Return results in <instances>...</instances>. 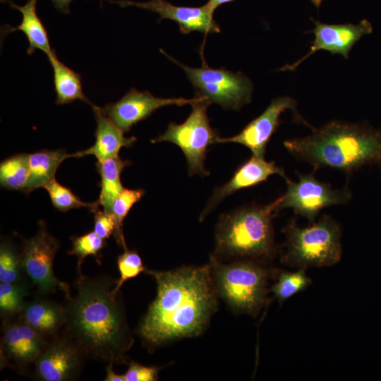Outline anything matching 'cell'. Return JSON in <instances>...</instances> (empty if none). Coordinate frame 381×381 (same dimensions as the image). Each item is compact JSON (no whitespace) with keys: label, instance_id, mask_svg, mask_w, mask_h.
I'll return each instance as SVG.
<instances>
[{"label":"cell","instance_id":"1","mask_svg":"<svg viewBox=\"0 0 381 381\" xmlns=\"http://www.w3.org/2000/svg\"><path fill=\"white\" fill-rule=\"evenodd\" d=\"M145 272L157 283V296L140 323L143 339L158 346L200 335L218 305L210 264Z\"/></svg>","mask_w":381,"mask_h":381},{"label":"cell","instance_id":"2","mask_svg":"<svg viewBox=\"0 0 381 381\" xmlns=\"http://www.w3.org/2000/svg\"><path fill=\"white\" fill-rule=\"evenodd\" d=\"M114 283L109 277L81 275L65 308L66 335L85 356L113 364L124 363L133 344L119 293H112Z\"/></svg>","mask_w":381,"mask_h":381},{"label":"cell","instance_id":"3","mask_svg":"<svg viewBox=\"0 0 381 381\" xmlns=\"http://www.w3.org/2000/svg\"><path fill=\"white\" fill-rule=\"evenodd\" d=\"M283 145L314 171L327 167L350 174L365 166L381 169V128L365 123L332 121L312 128L308 135L286 140Z\"/></svg>","mask_w":381,"mask_h":381},{"label":"cell","instance_id":"4","mask_svg":"<svg viewBox=\"0 0 381 381\" xmlns=\"http://www.w3.org/2000/svg\"><path fill=\"white\" fill-rule=\"evenodd\" d=\"M281 196L265 205H250L222 214L215 229L213 256L223 260H271L277 248L272 220L279 213Z\"/></svg>","mask_w":381,"mask_h":381},{"label":"cell","instance_id":"5","mask_svg":"<svg viewBox=\"0 0 381 381\" xmlns=\"http://www.w3.org/2000/svg\"><path fill=\"white\" fill-rule=\"evenodd\" d=\"M285 235L282 263L297 269L333 266L341 258V229L328 214L301 227L291 219L283 229Z\"/></svg>","mask_w":381,"mask_h":381},{"label":"cell","instance_id":"6","mask_svg":"<svg viewBox=\"0 0 381 381\" xmlns=\"http://www.w3.org/2000/svg\"><path fill=\"white\" fill-rule=\"evenodd\" d=\"M261 262L242 259L224 263L211 255L210 266L217 294L236 313L255 316L266 303L272 272Z\"/></svg>","mask_w":381,"mask_h":381},{"label":"cell","instance_id":"7","mask_svg":"<svg viewBox=\"0 0 381 381\" xmlns=\"http://www.w3.org/2000/svg\"><path fill=\"white\" fill-rule=\"evenodd\" d=\"M195 97L188 119L181 124L171 122L167 129L151 142H170L176 145L186 157L189 174L205 176L209 174L205 168L207 147L216 143L219 137L210 126L207 114L212 103L203 97Z\"/></svg>","mask_w":381,"mask_h":381},{"label":"cell","instance_id":"8","mask_svg":"<svg viewBox=\"0 0 381 381\" xmlns=\"http://www.w3.org/2000/svg\"><path fill=\"white\" fill-rule=\"evenodd\" d=\"M160 51L182 68L196 90V96L203 97L226 109L239 110L251 102L253 83L241 72L234 73L224 68H213L206 65L201 68L189 67Z\"/></svg>","mask_w":381,"mask_h":381},{"label":"cell","instance_id":"9","mask_svg":"<svg viewBox=\"0 0 381 381\" xmlns=\"http://www.w3.org/2000/svg\"><path fill=\"white\" fill-rule=\"evenodd\" d=\"M298 182L284 179L286 190L281 195L278 210L291 208L294 213L314 222L321 210L332 205L347 204L352 195L347 187L333 188L317 179L313 173H297Z\"/></svg>","mask_w":381,"mask_h":381},{"label":"cell","instance_id":"10","mask_svg":"<svg viewBox=\"0 0 381 381\" xmlns=\"http://www.w3.org/2000/svg\"><path fill=\"white\" fill-rule=\"evenodd\" d=\"M58 241L47 231L43 222L39 223L37 234L23 241L20 255L22 267L41 294H48L60 289L66 298L71 296L66 283L59 280L53 272V262L59 249Z\"/></svg>","mask_w":381,"mask_h":381},{"label":"cell","instance_id":"11","mask_svg":"<svg viewBox=\"0 0 381 381\" xmlns=\"http://www.w3.org/2000/svg\"><path fill=\"white\" fill-rule=\"evenodd\" d=\"M315 28L310 32L313 33L315 39L310 47V51L302 58L291 64H286L279 70L282 71H294L304 60L318 50H325L332 54H340L348 59L353 46L364 35L372 33L373 26L366 19L354 25L326 24L312 18Z\"/></svg>","mask_w":381,"mask_h":381},{"label":"cell","instance_id":"12","mask_svg":"<svg viewBox=\"0 0 381 381\" xmlns=\"http://www.w3.org/2000/svg\"><path fill=\"white\" fill-rule=\"evenodd\" d=\"M196 99L186 98H159L148 91L131 88L119 101L103 107L104 113L123 133L133 125L150 116L157 109L169 105L191 104Z\"/></svg>","mask_w":381,"mask_h":381},{"label":"cell","instance_id":"13","mask_svg":"<svg viewBox=\"0 0 381 381\" xmlns=\"http://www.w3.org/2000/svg\"><path fill=\"white\" fill-rule=\"evenodd\" d=\"M296 107V100L289 96L277 97L239 133L230 138H219L217 143H239L248 148L253 155L264 158L267 145L280 123L281 115L287 109L295 110Z\"/></svg>","mask_w":381,"mask_h":381},{"label":"cell","instance_id":"14","mask_svg":"<svg viewBox=\"0 0 381 381\" xmlns=\"http://www.w3.org/2000/svg\"><path fill=\"white\" fill-rule=\"evenodd\" d=\"M84 353L67 335L47 344L35 361V375L43 381H66L79 373Z\"/></svg>","mask_w":381,"mask_h":381},{"label":"cell","instance_id":"15","mask_svg":"<svg viewBox=\"0 0 381 381\" xmlns=\"http://www.w3.org/2000/svg\"><path fill=\"white\" fill-rule=\"evenodd\" d=\"M122 8L136 6L145 9L159 16V22L169 19L179 24L180 32L188 34L193 31L204 34L220 32L219 25L205 6L200 7L178 6L165 0H150L145 2L131 0L110 1Z\"/></svg>","mask_w":381,"mask_h":381},{"label":"cell","instance_id":"16","mask_svg":"<svg viewBox=\"0 0 381 381\" xmlns=\"http://www.w3.org/2000/svg\"><path fill=\"white\" fill-rule=\"evenodd\" d=\"M273 174H279L284 179L286 176L284 169L274 162H267L265 158L252 155L238 168L227 183L214 189L200 214V221L204 219L227 196L240 189L265 181Z\"/></svg>","mask_w":381,"mask_h":381},{"label":"cell","instance_id":"17","mask_svg":"<svg viewBox=\"0 0 381 381\" xmlns=\"http://www.w3.org/2000/svg\"><path fill=\"white\" fill-rule=\"evenodd\" d=\"M45 336L25 323H7L4 327L3 351L19 368L35 362L47 346Z\"/></svg>","mask_w":381,"mask_h":381},{"label":"cell","instance_id":"18","mask_svg":"<svg viewBox=\"0 0 381 381\" xmlns=\"http://www.w3.org/2000/svg\"><path fill=\"white\" fill-rule=\"evenodd\" d=\"M92 107L97 122L95 142L88 149L72 154L73 157L92 155L97 162H103L119 156L121 147H131L136 141L135 137H125L124 133L108 117L102 107L95 104H92Z\"/></svg>","mask_w":381,"mask_h":381},{"label":"cell","instance_id":"19","mask_svg":"<svg viewBox=\"0 0 381 381\" xmlns=\"http://www.w3.org/2000/svg\"><path fill=\"white\" fill-rule=\"evenodd\" d=\"M1 1L8 3L12 8L19 11L23 16L21 23L18 26H4L2 32L5 33V36L16 30L23 32L29 43L26 51L29 55L33 54L37 49L42 51L47 56L55 52L51 47L47 30L37 14V0H28L23 6H19L11 0Z\"/></svg>","mask_w":381,"mask_h":381},{"label":"cell","instance_id":"20","mask_svg":"<svg viewBox=\"0 0 381 381\" xmlns=\"http://www.w3.org/2000/svg\"><path fill=\"white\" fill-rule=\"evenodd\" d=\"M23 322L44 336L56 333L66 322V309L49 300L35 299L24 304Z\"/></svg>","mask_w":381,"mask_h":381},{"label":"cell","instance_id":"21","mask_svg":"<svg viewBox=\"0 0 381 381\" xmlns=\"http://www.w3.org/2000/svg\"><path fill=\"white\" fill-rule=\"evenodd\" d=\"M54 73L56 104H66L75 100L92 104L83 90L81 75L59 61L55 53L47 56Z\"/></svg>","mask_w":381,"mask_h":381},{"label":"cell","instance_id":"22","mask_svg":"<svg viewBox=\"0 0 381 381\" xmlns=\"http://www.w3.org/2000/svg\"><path fill=\"white\" fill-rule=\"evenodd\" d=\"M73 155L64 150H42L30 154L29 177L23 189L25 193L44 187L54 178L61 163Z\"/></svg>","mask_w":381,"mask_h":381},{"label":"cell","instance_id":"23","mask_svg":"<svg viewBox=\"0 0 381 381\" xmlns=\"http://www.w3.org/2000/svg\"><path fill=\"white\" fill-rule=\"evenodd\" d=\"M129 164L130 162L123 161L119 156L97 163L101 177L98 202L107 212L110 213L114 201L124 189L121 182V174L123 169Z\"/></svg>","mask_w":381,"mask_h":381},{"label":"cell","instance_id":"24","mask_svg":"<svg viewBox=\"0 0 381 381\" xmlns=\"http://www.w3.org/2000/svg\"><path fill=\"white\" fill-rule=\"evenodd\" d=\"M30 155L18 154L1 162V186L16 190H23L30 173Z\"/></svg>","mask_w":381,"mask_h":381},{"label":"cell","instance_id":"25","mask_svg":"<svg viewBox=\"0 0 381 381\" xmlns=\"http://www.w3.org/2000/svg\"><path fill=\"white\" fill-rule=\"evenodd\" d=\"M311 284L312 280L306 274L305 269H298L296 272H282L277 275L276 282L271 287V291L282 305Z\"/></svg>","mask_w":381,"mask_h":381},{"label":"cell","instance_id":"26","mask_svg":"<svg viewBox=\"0 0 381 381\" xmlns=\"http://www.w3.org/2000/svg\"><path fill=\"white\" fill-rule=\"evenodd\" d=\"M145 194L143 189H128L125 188L121 192L113 202L110 214L113 216L116 229L114 237L118 243L124 249L126 248L123 234V222L133 205L139 201Z\"/></svg>","mask_w":381,"mask_h":381},{"label":"cell","instance_id":"27","mask_svg":"<svg viewBox=\"0 0 381 381\" xmlns=\"http://www.w3.org/2000/svg\"><path fill=\"white\" fill-rule=\"evenodd\" d=\"M44 188L47 190L52 205L61 212L84 207L94 212L99 205L98 201L95 202L82 201L69 188L57 182L55 178L52 179Z\"/></svg>","mask_w":381,"mask_h":381},{"label":"cell","instance_id":"28","mask_svg":"<svg viewBox=\"0 0 381 381\" xmlns=\"http://www.w3.org/2000/svg\"><path fill=\"white\" fill-rule=\"evenodd\" d=\"M20 255L8 242L0 247V282L25 283Z\"/></svg>","mask_w":381,"mask_h":381},{"label":"cell","instance_id":"29","mask_svg":"<svg viewBox=\"0 0 381 381\" xmlns=\"http://www.w3.org/2000/svg\"><path fill=\"white\" fill-rule=\"evenodd\" d=\"M28 294L25 283L0 284V310L1 315L11 316L20 313L23 298Z\"/></svg>","mask_w":381,"mask_h":381},{"label":"cell","instance_id":"30","mask_svg":"<svg viewBox=\"0 0 381 381\" xmlns=\"http://www.w3.org/2000/svg\"><path fill=\"white\" fill-rule=\"evenodd\" d=\"M124 250L125 251L117 259L120 277L112 289L114 294L119 292L120 288L126 281L135 277L145 270L142 259L137 252L127 248Z\"/></svg>","mask_w":381,"mask_h":381},{"label":"cell","instance_id":"31","mask_svg":"<svg viewBox=\"0 0 381 381\" xmlns=\"http://www.w3.org/2000/svg\"><path fill=\"white\" fill-rule=\"evenodd\" d=\"M104 240L95 231L89 232L73 239L72 249L68 253L78 258L80 267L85 257L97 255L103 248L105 243Z\"/></svg>","mask_w":381,"mask_h":381},{"label":"cell","instance_id":"32","mask_svg":"<svg viewBox=\"0 0 381 381\" xmlns=\"http://www.w3.org/2000/svg\"><path fill=\"white\" fill-rule=\"evenodd\" d=\"M161 368L157 366H145L131 361L124 374L126 381H155Z\"/></svg>","mask_w":381,"mask_h":381},{"label":"cell","instance_id":"33","mask_svg":"<svg viewBox=\"0 0 381 381\" xmlns=\"http://www.w3.org/2000/svg\"><path fill=\"white\" fill-rule=\"evenodd\" d=\"M94 212V231L101 238H108L111 234H114L116 229L113 216L109 212L98 209Z\"/></svg>","mask_w":381,"mask_h":381},{"label":"cell","instance_id":"34","mask_svg":"<svg viewBox=\"0 0 381 381\" xmlns=\"http://www.w3.org/2000/svg\"><path fill=\"white\" fill-rule=\"evenodd\" d=\"M73 0H52L54 7L60 13L68 14L70 11V5ZM101 1L102 0H100Z\"/></svg>","mask_w":381,"mask_h":381},{"label":"cell","instance_id":"35","mask_svg":"<svg viewBox=\"0 0 381 381\" xmlns=\"http://www.w3.org/2000/svg\"><path fill=\"white\" fill-rule=\"evenodd\" d=\"M105 381H126L123 375H117L113 370V363H108L106 367Z\"/></svg>","mask_w":381,"mask_h":381},{"label":"cell","instance_id":"36","mask_svg":"<svg viewBox=\"0 0 381 381\" xmlns=\"http://www.w3.org/2000/svg\"><path fill=\"white\" fill-rule=\"evenodd\" d=\"M234 1V0H209L204 6L213 14L216 8L220 5L230 3Z\"/></svg>","mask_w":381,"mask_h":381},{"label":"cell","instance_id":"37","mask_svg":"<svg viewBox=\"0 0 381 381\" xmlns=\"http://www.w3.org/2000/svg\"><path fill=\"white\" fill-rule=\"evenodd\" d=\"M317 8H319L324 0H310Z\"/></svg>","mask_w":381,"mask_h":381}]
</instances>
